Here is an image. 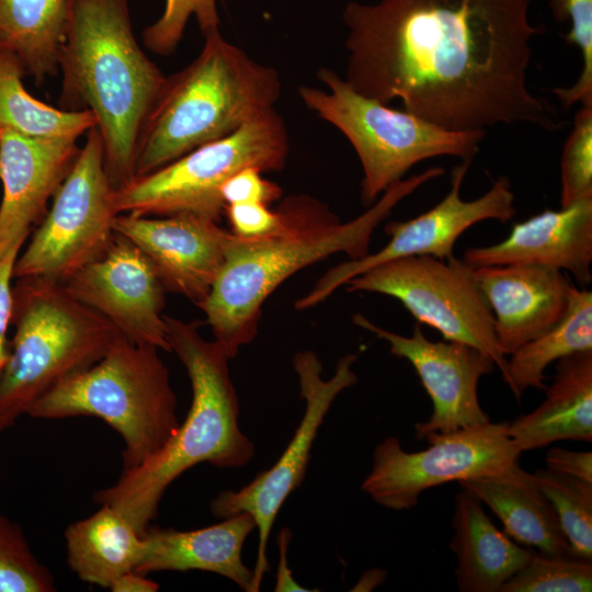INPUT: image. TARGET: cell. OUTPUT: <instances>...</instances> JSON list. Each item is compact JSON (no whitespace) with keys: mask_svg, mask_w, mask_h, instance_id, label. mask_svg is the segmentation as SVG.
Returning a JSON list of instances; mask_svg holds the SVG:
<instances>
[{"mask_svg":"<svg viewBox=\"0 0 592 592\" xmlns=\"http://www.w3.org/2000/svg\"><path fill=\"white\" fill-rule=\"evenodd\" d=\"M159 584L145 574L137 571H129L116 579L110 590L113 592H156Z\"/></svg>","mask_w":592,"mask_h":592,"instance_id":"ab89813d","label":"cell"},{"mask_svg":"<svg viewBox=\"0 0 592 592\" xmlns=\"http://www.w3.org/2000/svg\"><path fill=\"white\" fill-rule=\"evenodd\" d=\"M560 207L592 197V104H582L574 115L560 161Z\"/></svg>","mask_w":592,"mask_h":592,"instance_id":"d6a6232c","label":"cell"},{"mask_svg":"<svg viewBox=\"0 0 592 592\" xmlns=\"http://www.w3.org/2000/svg\"><path fill=\"white\" fill-rule=\"evenodd\" d=\"M549 7L557 22L571 23L563 38L579 48L583 60L578 80L569 88L554 89V93L565 107L592 104V0H549Z\"/></svg>","mask_w":592,"mask_h":592,"instance_id":"1f68e13d","label":"cell"},{"mask_svg":"<svg viewBox=\"0 0 592 592\" xmlns=\"http://www.w3.org/2000/svg\"><path fill=\"white\" fill-rule=\"evenodd\" d=\"M177 403L159 350L119 334L101 360L44 395L27 415L100 418L121 435L123 469H129L175 433L180 425Z\"/></svg>","mask_w":592,"mask_h":592,"instance_id":"52a82bcc","label":"cell"},{"mask_svg":"<svg viewBox=\"0 0 592 592\" xmlns=\"http://www.w3.org/2000/svg\"><path fill=\"white\" fill-rule=\"evenodd\" d=\"M281 93L274 68L253 60L219 31L205 35L196 58L164 78L144 119L135 147V178L274 110Z\"/></svg>","mask_w":592,"mask_h":592,"instance_id":"5b68a950","label":"cell"},{"mask_svg":"<svg viewBox=\"0 0 592 592\" xmlns=\"http://www.w3.org/2000/svg\"><path fill=\"white\" fill-rule=\"evenodd\" d=\"M424 440L429 447L412 453L396 436L383 440L374 449L362 490L386 509L410 510L428 489L501 473L517 464L522 454L508 434L506 421L434 433Z\"/></svg>","mask_w":592,"mask_h":592,"instance_id":"7c38bea8","label":"cell"},{"mask_svg":"<svg viewBox=\"0 0 592 592\" xmlns=\"http://www.w3.org/2000/svg\"><path fill=\"white\" fill-rule=\"evenodd\" d=\"M454 531L449 547L456 556V584L460 592H500L525 566L533 549L500 531L482 502L462 488L454 501Z\"/></svg>","mask_w":592,"mask_h":592,"instance_id":"7402d4cb","label":"cell"},{"mask_svg":"<svg viewBox=\"0 0 592 592\" xmlns=\"http://www.w3.org/2000/svg\"><path fill=\"white\" fill-rule=\"evenodd\" d=\"M288 528H283L280 534V565L277 568L276 583L274 591H311L299 585L292 577L287 567V548L291 539Z\"/></svg>","mask_w":592,"mask_h":592,"instance_id":"f35d334b","label":"cell"},{"mask_svg":"<svg viewBox=\"0 0 592 592\" xmlns=\"http://www.w3.org/2000/svg\"><path fill=\"white\" fill-rule=\"evenodd\" d=\"M348 292L379 293L398 299L444 340L467 344L490 358L508 377V357L494 332V320L471 267L455 255L409 257L382 263L349 280Z\"/></svg>","mask_w":592,"mask_h":592,"instance_id":"8fae6325","label":"cell"},{"mask_svg":"<svg viewBox=\"0 0 592 592\" xmlns=\"http://www.w3.org/2000/svg\"><path fill=\"white\" fill-rule=\"evenodd\" d=\"M49 569L34 555L22 527L0 512V592H52Z\"/></svg>","mask_w":592,"mask_h":592,"instance_id":"4dcf8cb0","label":"cell"},{"mask_svg":"<svg viewBox=\"0 0 592 592\" xmlns=\"http://www.w3.org/2000/svg\"><path fill=\"white\" fill-rule=\"evenodd\" d=\"M386 577V572L382 569H371L366 571L358 583L355 585L354 591H371L378 584H380Z\"/></svg>","mask_w":592,"mask_h":592,"instance_id":"60d3db41","label":"cell"},{"mask_svg":"<svg viewBox=\"0 0 592 592\" xmlns=\"http://www.w3.org/2000/svg\"><path fill=\"white\" fill-rule=\"evenodd\" d=\"M356 358V354L344 355L338 361L333 376L323 379L318 355L311 350L297 352L293 367L305 410L292 440L272 467L239 490L219 492L209 504L213 515L218 519L240 513L253 517L259 537L253 568L257 592L270 570L266 548L276 515L288 496L303 482L312 444L333 401L343 390L356 384L357 376L352 368Z\"/></svg>","mask_w":592,"mask_h":592,"instance_id":"4fadbf2b","label":"cell"},{"mask_svg":"<svg viewBox=\"0 0 592 592\" xmlns=\"http://www.w3.org/2000/svg\"><path fill=\"white\" fill-rule=\"evenodd\" d=\"M445 170L431 167L398 181L354 219L341 223L321 202L291 196L280 206L281 224L271 234L253 239L230 231L225 261L205 300L197 307L205 315L215 340L230 358L253 341L267 297L299 270L335 253L351 260L369 253L375 229L398 203Z\"/></svg>","mask_w":592,"mask_h":592,"instance_id":"7a4b0ae2","label":"cell"},{"mask_svg":"<svg viewBox=\"0 0 592 592\" xmlns=\"http://www.w3.org/2000/svg\"><path fill=\"white\" fill-rule=\"evenodd\" d=\"M352 320L386 341L395 356L407 360L415 369L433 405L429 419L415 424L418 440L490 421L479 402L478 384L496 365L480 351L459 342L431 341L419 325L407 337L376 326L360 312Z\"/></svg>","mask_w":592,"mask_h":592,"instance_id":"2e32d148","label":"cell"},{"mask_svg":"<svg viewBox=\"0 0 592 592\" xmlns=\"http://www.w3.org/2000/svg\"><path fill=\"white\" fill-rule=\"evenodd\" d=\"M533 475L555 508L571 555L592 560V482L548 468Z\"/></svg>","mask_w":592,"mask_h":592,"instance_id":"f1b7e54d","label":"cell"},{"mask_svg":"<svg viewBox=\"0 0 592 592\" xmlns=\"http://www.w3.org/2000/svg\"><path fill=\"white\" fill-rule=\"evenodd\" d=\"M25 75L15 57L0 53V129L31 138L79 139L96 126L90 111L54 107L31 95Z\"/></svg>","mask_w":592,"mask_h":592,"instance_id":"83f0119b","label":"cell"},{"mask_svg":"<svg viewBox=\"0 0 592 592\" xmlns=\"http://www.w3.org/2000/svg\"><path fill=\"white\" fill-rule=\"evenodd\" d=\"M78 139L31 138L0 129V255L24 244L73 164Z\"/></svg>","mask_w":592,"mask_h":592,"instance_id":"ac0fdd59","label":"cell"},{"mask_svg":"<svg viewBox=\"0 0 592 592\" xmlns=\"http://www.w3.org/2000/svg\"><path fill=\"white\" fill-rule=\"evenodd\" d=\"M501 520L517 544L547 555L572 556L554 505L520 463L493 475L458 481Z\"/></svg>","mask_w":592,"mask_h":592,"instance_id":"cb8c5ba5","label":"cell"},{"mask_svg":"<svg viewBox=\"0 0 592 592\" xmlns=\"http://www.w3.org/2000/svg\"><path fill=\"white\" fill-rule=\"evenodd\" d=\"M474 273L506 356L548 331L567 311L573 284L562 271L506 264L474 267Z\"/></svg>","mask_w":592,"mask_h":592,"instance_id":"d6986e66","label":"cell"},{"mask_svg":"<svg viewBox=\"0 0 592 592\" xmlns=\"http://www.w3.org/2000/svg\"><path fill=\"white\" fill-rule=\"evenodd\" d=\"M255 528L253 517L240 513L193 531L149 527L135 571H208L226 577L247 592H257L253 569L242 560V547Z\"/></svg>","mask_w":592,"mask_h":592,"instance_id":"44dd1931","label":"cell"},{"mask_svg":"<svg viewBox=\"0 0 592 592\" xmlns=\"http://www.w3.org/2000/svg\"><path fill=\"white\" fill-rule=\"evenodd\" d=\"M171 352L184 365L192 403L175 433L136 467L123 469L110 487L93 498L121 512L144 535L157 516L168 487L201 463L219 468L246 466L254 456L253 442L239 426V400L230 377L227 351L206 340L200 323L164 315Z\"/></svg>","mask_w":592,"mask_h":592,"instance_id":"277c9868","label":"cell"},{"mask_svg":"<svg viewBox=\"0 0 592 592\" xmlns=\"http://www.w3.org/2000/svg\"><path fill=\"white\" fill-rule=\"evenodd\" d=\"M60 109L90 111L112 185L135 178L137 136L166 76L145 54L128 0H70L58 58Z\"/></svg>","mask_w":592,"mask_h":592,"instance_id":"3957f363","label":"cell"},{"mask_svg":"<svg viewBox=\"0 0 592 592\" xmlns=\"http://www.w3.org/2000/svg\"><path fill=\"white\" fill-rule=\"evenodd\" d=\"M289 152V137L274 110L228 136L204 144L116 190L118 214L170 216L193 214L220 220V190L236 172L253 167L280 171Z\"/></svg>","mask_w":592,"mask_h":592,"instance_id":"9c48e42d","label":"cell"},{"mask_svg":"<svg viewBox=\"0 0 592 592\" xmlns=\"http://www.w3.org/2000/svg\"><path fill=\"white\" fill-rule=\"evenodd\" d=\"M463 260L471 267L546 266L569 272L580 283L588 284L592 280V197L516 223L504 240L469 248Z\"/></svg>","mask_w":592,"mask_h":592,"instance_id":"ffe728a7","label":"cell"},{"mask_svg":"<svg viewBox=\"0 0 592 592\" xmlns=\"http://www.w3.org/2000/svg\"><path fill=\"white\" fill-rule=\"evenodd\" d=\"M532 0L349 2L345 81L384 104L454 130L499 124L560 128L527 87Z\"/></svg>","mask_w":592,"mask_h":592,"instance_id":"6da1fadb","label":"cell"},{"mask_svg":"<svg viewBox=\"0 0 592 592\" xmlns=\"http://www.w3.org/2000/svg\"><path fill=\"white\" fill-rule=\"evenodd\" d=\"M100 505L92 515L67 527V561L80 580L110 589L116 579L138 567L144 535L116 509Z\"/></svg>","mask_w":592,"mask_h":592,"instance_id":"d4e9b609","label":"cell"},{"mask_svg":"<svg viewBox=\"0 0 592 592\" xmlns=\"http://www.w3.org/2000/svg\"><path fill=\"white\" fill-rule=\"evenodd\" d=\"M584 351H592V293L573 285L563 317L509 355L505 384L516 398L530 388L546 389V368Z\"/></svg>","mask_w":592,"mask_h":592,"instance_id":"4316f807","label":"cell"},{"mask_svg":"<svg viewBox=\"0 0 592 592\" xmlns=\"http://www.w3.org/2000/svg\"><path fill=\"white\" fill-rule=\"evenodd\" d=\"M262 171L248 167L230 177L221 186L220 195L226 205L236 203H263L270 205L282 195L276 183L262 177Z\"/></svg>","mask_w":592,"mask_h":592,"instance_id":"e575fe53","label":"cell"},{"mask_svg":"<svg viewBox=\"0 0 592 592\" xmlns=\"http://www.w3.org/2000/svg\"><path fill=\"white\" fill-rule=\"evenodd\" d=\"M470 163L462 160L454 167L451 189L435 206L411 219L387 224L385 232L390 239L380 250L331 267L306 296L295 303V308L304 310L317 306L349 280L388 261L419 255L448 259L454 255L458 238L477 223L509 221L516 209L506 177L497 179L476 200L462 198L460 189Z\"/></svg>","mask_w":592,"mask_h":592,"instance_id":"5bb4252c","label":"cell"},{"mask_svg":"<svg viewBox=\"0 0 592 592\" xmlns=\"http://www.w3.org/2000/svg\"><path fill=\"white\" fill-rule=\"evenodd\" d=\"M62 285L129 341L171 352L163 314L167 292L147 258L126 238L115 234L100 259Z\"/></svg>","mask_w":592,"mask_h":592,"instance_id":"9a60e30c","label":"cell"},{"mask_svg":"<svg viewBox=\"0 0 592 592\" xmlns=\"http://www.w3.org/2000/svg\"><path fill=\"white\" fill-rule=\"evenodd\" d=\"M86 135L50 208L18 257L13 278H45L62 284L100 259L112 243L113 223L118 215L116 189L105 170L99 130L92 127Z\"/></svg>","mask_w":592,"mask_h":592,"instance_id":"30bf717a","label":"cell"},{"mask_svg":"<svg viewBox=\"0 0 592 592\" xmlns=\"http://www.w3.org/2000/svg\"><path fill=\"white\" fill-rule=\"evenodd\" d=\"M545 463L550 470L592 482L591 452L553 447L546 453Z\"/></svg>","mask_w":592,"mask_h":592,"instance_id":"74e56055","label":"cell"},{"mask_svg":"<svg viewBox=\"0 0 592 592\" xmlns=\"http://www.w3.org/2000/svg\"><path fill=\"white\" fill-rule=\"evenodd\" d=\"M224 214L231 232L240 238L253 239L273 232L281 224V213L263 203H236L225 206Z\"/></svg>","mask_w":592,"mask_h":592,"instance_id":"d590c367","label":"cell"},{"mask_svg":"<svg viewBox=\"0 0 592 592\" xmlns=\"http://www.w3.org/2000/svg\"><path fill=\"white\" fill-rule=\"evenodd\" d=\"M114 232L147 258L164 291L201 305L225 261L230 231L219 221L193 215L139 216L118 214Z\"/></svg>","mask_w":592,"mask_h":592,"instance_id":"e0dca14e","label":"cell"},{"mask_svg":"<svg viewBox=\"0 0 592 592\" xmlns=\"http://www.w3.org/2000/svg\"><path fill=\"white\" fill-rule=\"evenodd\" d=\"M12 296L15 331L0 372V433L57 385L101 360L121 334L61 283L18 278Z\"/></svg>","mask_w":592,"mask_h":592,"instance_id":"8992f818","label":"cell"},{"mask_svg":"<svg viewBox=\"0 0 592 592\" xmlns=\"http://www.w3.org/2000/svg\"><path fill=\"white\" fill-rule=\"evenodd\" d=\"M317 78L327 90L301 86L299 96L354 148L363 169L364 205L376 202L423 160L451 156L471 161L486 135V130L447 129L406 110L388 107L355 91L332 69H319Z\"/></svg>","mask_w":592,"mask_h":592,"instance_id":"ba28073f","label":"cell"},{"mask_svg":"<svg viewBox=\"0 0 592 592\" xmlns=\"http://www.w3.org/2000/svg\"><path fill=\"white\" fill-rule=\"evenodd\" d=\"M592 562L573 556L533 550L531 558L500 592H590Z\"/></svg>","mask_w":592,"mask_h":592,"instance_id":"f546056e","label":"cell"},{"mask_svg":"<svg viewBox=\"0 0 592 592\" xmlns=\"http://www.w3.org/2000/svg\"><path fill=\"white\" fill-rule=\"evenodd\" d=\"M543 402L508 422V434L521 453L557 441H592V351L557 361L556 375Z\"/></svg>","mask_w":592,"mask_h":592,"instance_id":"603a6c76","label":"cell"},{"mask_svg":"<svg viewBox=\"0 0 592 592\" xmlns=\"http://www.w3.org/2000/svg\"><path fill=\"white\" fill-rule=\"evenodd\" d=\"M192 15L203 36L219 31L217 0H164L160 18L143 32L146 48L163 56L173 53Z\"/></svg>","mask_w":592,"mask_h":592,"instance_id":"836d02e7","label":"cell"},{"mask_svg":"<svg viewBox=\"0 0 592 592\" xmlns=\"http://www.w3.org/2000/svg\"><path fill=\"white\" fill-rule=\"evenodd\" d=\"M70 0H0V53L42 83L58 71Z\"/></svg>","mask_w":592,"mask_h":592,"instance_id":"484cf974","label":"cell"},{"mask_svg":"<svg viewBox=\"0 0 592 592\" xmlns=\"http://www.w3.org/2000/svg\"><path fill=\"white\" fill-rule=\"evenodd\" d=\"M21 248L14 247L0 255V372L9 355L7 331L12 318L13 296L11 280Z\"/></svg>","mask_w":592,"mask_h":592,"instance_id":"8d00e7d4","label":"cell"}]
</instances>
